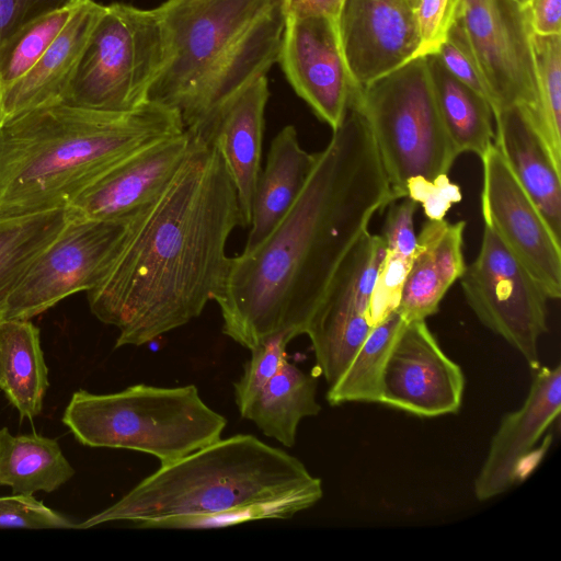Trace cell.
Masks as SVG:
<instances>
[{"label":"cell","instance_id":"7a4b0ae2","mask_svg":"<svg viewBox=\"0 0 561 561\" xmlns=\"http://www.w3.org/2000/svg\"><path fill=\"white\" fill-rule=\"evenodd\" d=\"M167 188L128 221L117 252L88 293L91 312L141 346L199 317L219 294L229 236L242 227L236 190L201 136Z\"/></svg>","mask_w":561,"mask_h":561},{"label":"cell","instance_id":"e0dca14e","mask_svg":"<svg viewBox=\"0 0 561 561\" xmlns=\"http://www.w3.org/2000/svg\"><path fill=\"white\" fill-rule=\"evenodd\" d=\"M336 23L358 88L420 56L416 16L409 0H344Z\"/></svg>","mask_w":561,"mask_h":561},{"label":"cell","instance_id":"4fadbf2b","mask_svg":"<svg viewBox=\"0 0 561 561\" xmlns=\"http://www.w3.org/2000/svg\"><path fill=\"white\" fill-rule=\"evenodd\" d=\"M481 211L513 255L540 284L549 299L561 296V243L522 187L497 148L480 158Z\"/></svg>","mask_w":561,"mask_h":561},{"label":"cell","instance_id":"d4e9b609","mask_svg":"<svg viewBox=\"0 0 561 561\" xmlns=\"http://www.w3.org/2000/svg\"><path fill=\"white\" fill-rule=\"evenodd\" d=\"M316 394L317 377L286 360L241 416L253 422L265 436L293 447L300 421L321 410Z\"/></svg>","mask_w":561,"mask_h":561},{"label":"cell","instance_id":"ac0fdd59","mask_svg":"<svg viewBox=\"0 0 561 561\" xmlns=\"http://www.w3.org/2000/svg\"><path fill=\"white\" fill-rule=\"evenodd\" d=\"M533 373L524 403L502 419L491 439L473 484L479 501L496 497L527 477V462L535 455V446L560 414V365H539Z\"/></svg>","mask_w":561,"mask_h":561},{"label":"cell","instance_id":"8992f818","mask_svg":"<svg viewBox=\"0 0 561 561\" xmlns=\"http://www.w3.org/2000/svg\"><path fill=\"white\" fill-rule=\"evenodd\" d=\"M61 421L82 445L146 453L161 466L217 442L227 425L194 385L137 383L105 394L78 390Z\"/></svg>","mask_w":561,"mask_h":561},{"label":"cell","instance_id":"7bdbcfd3","mask_svg":"<svg viewBox=\"0 0 561 561\" xmlns=\"http://www.w3.org/2000/svg\"><path fill=\"white\" fill-rule=\"evenodd\" d=\"M417 1L419 0H409V2L411 3V5L413 7L414 11H415V7L417 4Z\"/></svg>","mask_w":561,"mask_h":561},{"label":"cell","instance_id":"ab89813d","mask_svg":"<svg viewBox=\"0 0 561 561\" xmlns=\"http://www.w3.org/2000/svg\"><path fill=\"white\" fill-rule=\"evenodd\" d=\"M527 8L534 33L561 35V0H530Z\"/></svg>","mask_w":561,"mask_h":561},{"label":"cell","instance_id":"83f0119b","mask_svg":"<svg viewBox=\"0 0 561 561\" xmlns=\"http://www.w3.org/2000/svg\"><path fill=\"white\" fill-rule=\"evenodd\" d=\"M68 220L66 207L0 221V320L10 296L31 265Z\"/></svg>","mask_w":561,"mask_h":561},{"label":"cell","instance_id":"ffe728a7","mask_svg":"<svg viewBox=\"0 0 561 561\" xmlns=\"http://www.w3.org/2000/svg\"><path fill=\"white\" fill-rule=\"evenodd\" d=\"M104 11L82 0L36 64L0 93V123L33 108L62 102L89 37Z\"/></svg>","mask_w":561,"mask_h":561},{"label":"cell","instance_id":"7402d4cb","mask_svg":"<svg viewBox=\"0 0 561 561\" xmlns=\"http://www.w3.org/2000/svg\"><path fill=\"white\" fill-rule=\"evenodd\" d=\"M465 228V220L427 219L423 224L397 308L405 321L435 314L448 289L463 274Z\"/></svg>","mask_w":561,"mask_h":561},{"label":"cell","instance_id":"7c38bea8","mask_svg":"<svg viewBox=\"0 0 561 561\" xmlns=\"http://www.w3.org/2000/svg\"><path fill=\"white\" fill-rule=\"evenodd\" d=\"M385 252L382 237L367 231L340 265L308 325L306 334L329 387L373 329L369 302Z\"/></svg>","mask_w":561,"mask_h":561},{"label":"cell","instance_id":"484cf974","mask_svg":"<svg viewBox=\"0 0 561 561\" xmlns=\"http://www.w3.org/2000/svg\"><path fill=\"white\" fill-rule=\"evenodd\" d=\"M424 57L443 123L457 153L471 152L481 158L494 144L489 100L450 75L435 54Z\"/></svg>","mask_w":561,"mask_h":561},{"label":"cell","instance_id":"277c9868","mask_svg":"<svg viewBox=\"0 0 561 561\" xmlns=\"http://www.w3.org/2000/svg\"><path fill=\"white\" fill-rule=\"evenodd\" d=\"M174 108L126 112L59 102L0 123V221L66 208L119 161L184 131Z\"/></svg>","mask_w":561,"mask_h":561},{"label":"cell","instance_id":"5b68a950","mask_svg":"<svg viewBox=\"0 0 561 561\" xmlns=\"http://www.w3.org/2000/svg\"><path fill=\"white\" fill-rule=\"evenodd\" d=\"M156 9L165 58L148 100L178 111L193 134L277 62L285 27L280 0H165Z\"/></svg>","mask_w":561,"mask_h":561},{"label":"cell","instance_id":"3957f363","mask_svg":"<svg viewBox=\"0 0 561 561\" xmlns=\"http://www.w3.org/2000/svg\"><path fill=\"white\" fill-rule=\"evenodd\" d=\"M322 482L283 449L251 434L220 438L160 468L78 527L208 528L290 518L317 504Z\"/></svg>","mask_w":561,"mask_h":561},{"label":"cell","instance_id":"b9f144b4","mask_svg":"<svg viewBox=\"0 0 561 561\" xmlns=\"http://www.w3.org/2000/svg\"><path fill=\"white\" fill-rule=\"evenodd\" d=\"M520 7L527 8L530 0H514Z\"/></svg>","mask_w":561,"mask_h":561},{"label":"cell","instance_id":"4dcf8cb0","mask_svg":"<svg viewBox=\"0 0 561 561\" xmlns=\"http://www.w3.org/2000/svg\"><path fill=\"white\" fill-rule=\"evenodd\" d=\"M81 1L69 0L32 19L0 44V93L36 64Z\"/></svg>","mask_w":561,"mask_h":561},{"label":"cell","instance_id":"74e56055","mask_svg":"<svg viewBox=\"0 0 561 561\" xmlns=\"http://www.w3.org/2000/svg\"><path fill=\"white\" fill-rule=\"evenodd\" d=\"M381 237L385 249L413 257L416 247L414 216L417 204L409 197H402L387 206Z\"/></svg>","mask_w":561,"mask_h":561},{"label":"cell","instance_id":"9a60e30c","mask_svg":"<svg viewBox=\"0 0 561 561\" xmlns=\"http://www.w3.org/2000/svg\"><path fill=\"white\" fill-rule=\"evenodd\" d=\"M465 376L442 350L425 320L407 321L387 358L379 403L417 416L457 413Z\"/></svg>","mask_w":561,"mask_h":561},{"label":"cell","instance_id":"2e32d148","mask_svg":"<svg viewBox=\"0 0 561 561\" xmlns=\"http://www.w3.org/2000/svg\"><path fill=\"white\" fill-rule=\"evenodd\" d=\"M195 141L196 136L185 129L129 154L69 204L70 217L95 220L131 217L167 188Z\"/></svg>","mask_w":561,"mask_h":561},{"label":"cell","instance_id":"e575fe53","mask_svg":"<svg viewBox=\"0 0 561 561\" xmlns=\"http://www.w3.org/2000/svg\"><path fill=\"white\" fill-rule=\"evenodd\" d=\"M75 525L33 495L0 497V528H70Z\"/></svg>","mask_w":561,"mask_h":561},{"label":"cell","instance_id":"52a82bcc","mask_svg":"<svg viewBox=\"0 0 561 561\" xmlns=\"http://www.w3.org/2000/svg\"><path fill=\"white\" fill-rule=\"evenodd\" d=\"M353 96L396 199L405 197L411 178L449 173L459 154L443 123L424 56L356 88Z\"/></svg>","mask_w":561,"mask_h":561},{"label":"cell","instance_id":"8fae6325","mask_svg":"<svg viewBox=\"0 0 561 561\" xmlns=\"http://www.w3.org/2000/svg\"><path fill=\"white\" fill-rule=\"evenodd\" d=\"M460 22L486 84L493 113L537 106L533 27L528 8L514 0H456Z\"/></svg>","mask_w":561,"mask_h":561},{"label":"cell","instance_id":"9c48e42d","mask_svg":"<svg viewBox=\"0 0 561 561\" xmlns=\"http://www.w3.org/2000/svg\"><path fill=\"white\" fill-rule=\"evenodd\" d=\"M459 279L466 301L480 322L519 352L531 369L538 367L550 299L486 225L480 251Z\"/></svg>","mask_w":561,"mask_h":561},{"label":"cell","instance_id":"d6a6232c","mask_svg":"<svg viewBox=\"0 0 561 561\" xmlns=\"http://www.w3.org/2000/svg\"><path fill=\"white\" fill-rule=\"evenodd\" d=\"M411 261L412 257L386 250L369 302L368 317L373 327L398 308Z\"/></svg>","mask_w":561,"mask_h":561},{"label":"cell","instance_id":"8d00e7d4","mask_svg":"<svg viewBox=\"0 0 561 561\" xmlns=\"http://www.w3.org/2000/svg\"><path fill=\"white\" fill-rule=\"evenodd\" d=\"M456 0H419L415 16L421 41L420 56L435 54L454 21Z\"/></svg>","mask_w":561,"mask_h":561},{"label":"cell","instance_id":"cb8c5ba5","mask_svg":"<svg viewBox=\"0 0 561 561\" xmlns=\"http://www.w3.org/2000/svg\"><path fill=\"white\" fill-rule=\"evenodd\" d=\"M48 385L38 328L25 319L0 320V389L21 419L42 412Z\"/></svg>","mask_w":561,"mask_h":561},{"label":"cell","instance_id":"f35d334b","mask_svg":"<svg viewBox=\"0 0 561 561\" xmlns=\"http://www.w3.org/2000/svg\"><path fill=\"white\" fill-rule=\"evenodd\" d=\"M69 0H0V44L23 24Z\"/></svg>","mask_w":561,"mask_h":561},{"label":"cell","instance_id":"f546056e","mask_svg":"<svg viewBox=\"0 0 561 561\" xmlns=\"http://www.w3.org/2000/svg\"><path fill=\"white\" fill-rule=\"evenodd\" d=\"M537 106L533 113L554 163L561 168V35L533 33Z\"/></svg>","mask_w":561,"mask_h":561},{"label":"cell","instance_id":"1f68e13d","mask_svg":"<svg viewBox=\"0 0 561 561\" xmlns=\"http://www.w3.org/2000/svg\"><path fill=\"white\" fill-rule=\"evenodd\" d=\"M294 339L288 332L273 334L251 351L242 376L233 383V393L240 415L245 411L257 392L287 360L286 347Z\"/></svg>","mask_w":561,"mask_h":561},{"label":"cell","instance_id":"603a6c76","mask_svg":"<svg viewBox=\"0 0 561 561\" xmlns=\"http://www.w3.org/2000/svg\"><path fill=\"white\" fill-rule=\"evenodd\" d=\"M317 154L300 146L293 125L283 127L273 138L266 165L257 180L244 252L260 245L289 211L316 164Z\"/></svg>","mask_w":561,"mask_h":561},{"label":"cell","instance_id":"d590c367","mask_svg":"<svg viewBox=\"0 0 561 561\" xmlns=\"http://www.w3.org/2000/svg\"><path fill=\"white\" fill-rule=\"evenodd\" d=\"M405 197L421 205L427 219L442 220L451 206L462 199V194L448 174H440L433 180L411 178L405 184Z\"/></svg>","mask_w":561,"mask_h":561},{"label":"cell","instance_id":"44dd1931","mask_svg":"<svg viewBox=\"0 0 561 561\" xmlns=\"http://www.w3.org/2000/svg\"><path fill=\"white\" fill-rule=\"evenodd\" d=\"M493 119L494 146L561 240V168L554 163L531 108L510 105L495 111Z\"/></svg>","mask_w":561,"mask_h":561},{"label":"cell","instance_id":"5bb4252c","mask_svg":"<svg viewBox=\"0 0 561 561\" xmlns=\"http://www.w3.org/2000/svg\"><path fill=\"white\" fill-rule=\"evenodd\" d=\"M277 62L314 115L332 129L336 128L358 88L345 61L336 19L285 18Z\"/></svg>","mask_w":561,"mask_h":561},{"label":"cell","instance_id":"f1b7e54d","mask_svg":"<svg viewBox=\"0 0 561 561\" xmlns=\"http://www.w3.org/2000/svg\"><path fill=\"white\" fill-rule=\"evenodd\" d=\"M407 321L398 309L373 327L340 379L329 387L331 405L379 403L381 377L392 345Z\"/></svg>","mask_w":561,"mask_h":561},{"label":"cell","instance_id":"4316f807","mask_svg":"<svg viewBox=\"0 0 561 561\" xmlns=\"http://www.w3.org/2000/svg\"><path fill=\"white\" fill-rule=\"evenodd\" d=\"M73 474L56 439L35 433L14 436L7 427L0 430V485L11 486L13 494L50 493Z\"/></svg>","mask_w":561,"mask_h":561},{"label":"cell","instance_id":"6da1fadb","mask_svg":"<svg viewBox=\"0 0 561 561\" xmlns=\"http://www.w3.org/2000/svg\"><path fill=\"white\" fill-rule=\"evenodd\" d=\"M394 201L352 96L289 211L260 245L229 259L214 300L222 333L248 350L276 333L306 334L340 265Z\"/></svg>","mask_w":561,"mask_h":561},{"label":"cell","instance_id":"ba28073f","mask_svg":"<svg viewBox=\"0 0 561 561\" xmlns=\"http://www.w3.org/2000/svg\"><path fill=\"white\" fill-rule=\"evenodd\" d=\"M164 58L156 8L104 5L62 102L106 112L135 110L149 101Z\"/></svg>","mask_w":561,"mask_h":561},{"label":"cell","instance_id":"30bf717a","mask_svg":"<svg viewBox=\"0 0 561 561\" xmlns=\"http://www.w3.org/2000/svg\"><path fill=\"white\" fill-rule=\"evenodd\" d=\"M131 217L95 220L69 214L65 228L10 296L2 319L30 320L72 294L92 289L113 261Z\"/></svg>","mask_w":561,"mask_h":561},{"label":"cell","instance_id":"60d3db41","mask_svg":"<svg viewBox=\"0 0 561 561\" xmlns=\"http://www.w3.org/2000/svg\"><path fill=\"white\" fill-rule=\"evenodd\" d=\"M344 0H280L285 18L328 15L336 19Z\"/></svg>","mask_w":561,"mask_h":561},{"label":"cell","instance_id":"d6986e66","mask_svg":"<svg viewBox=\"0 0 561 561\" xmlns=\"http://www.w3.org/2000/svg\"><path fill=\"white\" fill-rule=\"evenodd\" d=\"M266 76L259 77L227 99L194 135L217 149L237 193L242 227H249L261 173L264 114L268 101Z\"/></svg>","mask_w":561,"mask_h":561},{"label":"cell","instance_id":"836d02e7","mask_svg":"<svg viewBox=\"0 0 561 561\" xmlns=\"http://www.w3.org/2000/svg\"><path fill=\"white\" fill-rule=\"evenodd\" d=\"M435 55L450 75L490 102L489 91L474 54L460 22L456 18H454L446 38Z\"/></svg>","mask_w":561,"mask_h":561}]
</instances>
